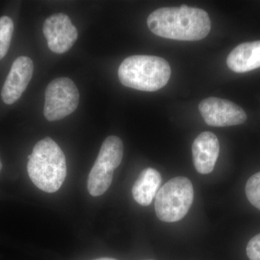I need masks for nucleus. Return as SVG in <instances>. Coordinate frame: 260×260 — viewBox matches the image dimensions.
<instances>
[{
	"instance_id": "nucleus-1",
	"label": "nucleus",
	"mask_w": 260,
	"mask_h": 260,
	"mask_svg": "<svg viewBox=\"0 0 260 260\" xmlns=\"http://www.w3.org/2000/svg\"><path fill=\"white\" fill-rule=\"evenodd\" d=\"M149 29L158 37L195 42L209 34L211 21L204 10L189 8H164L155 10L147 20Z\"/></svg>"
},
{
	"instance_id": "nucleus-2",
	"label": "nucleus",
	"mask_w": 260,
	"mask_h": 260,
	"mask_svg": "<svg viewBox=\"0 0 260 260\" xmlns=\"http://www.w3.org/2000/svg\"><path fill=\"white\" fill-rule=\"evenodd\" d=\"M29 177L41 190L54 193L60 189L67 177L66 158L50 138L38 142L28 156Z\"/></svg>"
},
{
	"instance_id": "nucleus-3",
	"label": "nucleus",
	"mask_w": 260,
	"mask_h": 260,
	"mask_svg": "<svg viewBox=\"0 0 260 260\" xmlns=\"http://www.w3.org/2000/svg\"><path fill=\"white\" fill-rule=\"evenodd\" d=\"M172 70L166 59L155 56L135 55L126 58L118 70L121 83L142 91H156L170 79Z\"/></svg>"
},
{
	"instance_id": "nucleus-4",
	"label": "nucleus",
	"mask_w": 260,
	"mask_h": 260,
	"mask_svg": "<svg viewBox=\"0 0 260 260\" xmlns=\"http://www.w3.org/2000/svg\"><path fill=\"white\" fill-rule=\"evenodd\" d=\"M194 200V189L188 178H173L159 189L155 200V213L166 223L179 221L185 217Z\"/></svg>"
},
{
	"instance_id": "nucleus-5",
	"label": "nucleus",
	"mask_w": 260,
	"mask_h": 260,
	"mask_svg": "<svg viewBox=\"0 0 260 260\" xmlns=\"http://www.w3.org/2000/svg\"><path fill=\"white\" fill-rule=\"evenodd\" d=\"M124 146L120 138L109 136L104 140L88 179V190L93 197L104 194L110 187L114 170L120 165Z\"/></svg>"
},
{
	"instance_id": "nucleus-6",
	"label": "nucleus",
	"mask_w": 260,
	"mask_h": 260,
	"mask_svg": "<svg viewBox=\"0 0 260 260\" xmlns=\"http://www.w3.org/2000/svg\"><path fill=\"white\" fill-rule=\"evenodd\" d=\"M79 100V91L73 80L56 78L46 90L44 116L49 121L60 120L76 110Z\"/></svg>"
},
{
	"instance_id": "nucleus-7",
	"label": "nucleus",
	"mask_w": 260,
	"mask_h": 260,
	"mask_svg": "<svg viewBox=\"0 0 260 260\" xmlns=\"http://www.w3.org/2000/svg\"><path fill=\"white\" fill-rule=\"evenodd\" d=\"M199 111L207 124L213 126L239 125L245 122L244 109L230 101L210 97L200 102Z\"/></svg>"
},
{
	"instance_id": "nucleus-8",
	"label": "nucleus",
	"mask_w": 260,
	"mask_h": 260,
	"mask_svg": "<svg viewBox=\"0 0 260 260\" xmlns=\"http://www.w3.org/2000/svg\"><path fill=\"white\" fill-rule=\"evenodd\" d=\"M43 32L48 47L56 54H64L69 51L78 37L76 27L64 13L52 15L46 19Z\"/></svg>"
},
{
	"instance_id": "nucleus-9",
	"label": "nucleus",
	"mask_w": 260,
	"mask_h": 260,
	"mask_svg": "<svg viewBox=\"0 0 260 260\" xmlns=\"http://www.w3.org/2000/svg\"><path fill=\"white\" fill-rule=\"evenodd\" d=\"M32 73L34 63L30 58L21 56L15 59L2 90L5 104L11 105L21 97L31 80Z\"/></svg>"
},
{
	"instance_id": "nucleus-10",
	"label": "nucleus",
	"mask_w": 260,
	"mask_h": 260,
	"mask_svg": "<svg viewBox=\"0 0 260 260\" xmlns=\"http://www.w3.org/2000/svg\"><path fill=\"white\" fill-rule=\"evenodd\" d=\"M191 150L197 172L201 174L213 172L220 153V144L216 135L210 132L202 133L194 140Z\"/></svg>"
},
{
	"instance_id": "nucleus-11",
	"label": "nucleus",
	"mask_w": 260,
	"mask_h": 260,
	"mask_svg": "<svg viewBox=\"0 0 260 260\" xmlns=\"http://www.w3.org/2000/svg\"><path fill=\"white\" fill-rule=\"evenodd\" d=\"M229 69L244 73L260 68V41L239 44L228 56Z\"/></svg>"
},
{
	"instance_id": "nucleus-12",
	"label": "nucleus",
	"mask_w": 260,
	"mask_h": 260,
	"mask_svg": "<svg viewBox=\"0 0 260 260\" xmlns=\"http://www.w3.org/2000/svg\"><path fill=\"white\" fill-rule=\"evenodd\" d=\"M162 177L153 168H147L140 174L133 186L132 192L135 201L142 206H148L156 196Z\"/></svg>"
},
{
	"instance_id": "nucleus-13",
	"label": "nucleus",
	"mask_w": 260,
	"mask_h": 260,
	"mask_svg": "<svg viewBox=\"0 0 260 260\" xmlns=\"http://www.w3.org/2000/svg\"><path fill=\"white\" fill-rule=\"evenodd\" d=\"M14 24L8 16L0 18V60L6 55L11 43Z\"/></svg>"
},
{
	"instance_id": "nucleus-14",
	"label": "nucleus",
	"mask_w": 260,
	"mask_h": 260,
	"mask_svg": "<svg viewBox=\"0 0 260 260\" xmlns=\"http://www.w3.org/2000/svg\"><path fill=\"white\" fill-rule=\"evenodd\" d=\"M245 192L249 203L260 210V172L248 179Z\"/></svg>"
},
{
	"instance_id": "nucleus-15",
	"label": "nucleus",
	"mask_w": 260,
	"mask_h": 260,
	"mask_svg": "<svg viewBox=\"0 0 260 260\" xmlns=\"http://www.w3.org/2000/svg\"><path fill=\"white\" fill-rule=\"evenodd\" d=\"M246 254L250 260H260V234L254 236L248 243Z\"/></svg>"
},
{
	"instance_id": "nucleus-16",
	"label": "nucleus",
	"mask_w": 260,
	"mask_h": 260,
	"mask_svg": "<svg viewBox=\"0 0 260 260\" xmlns=\"http://www.w3.org/2000/svg\"><path fill=\"white\" fill-rule=\"evenodd\" d=\"M95 260H117L116 259H113V258H100V259H97Z\"/></svg>"
},
{
	"instance_id": "nucleus-17",
	"label": "nucleus",
	"mask_w": 260,
	"mask_h": 260,
	"mask_svg": "<svg viewBox=\"0 0 260 260\" xmlns=\"http://www.w3.org/2000/svg\"><path fill=\"white\" fill-rule=\"evenodd\" d=\"M2 168H3V164H2L1 160H0V172H1Z\"/></svg>"
},
{
	"instance_id": "nucleus-18",
	"label": "nucleus",
	"mask_w": 260,
	"mask_h": 260,
	"mask_svg": "<svg viewBox=\"0 0 260 260\" xmlns=\"http://www.w3.org/2000/svg\"><path fill=\"white\" fill-rule=\"evenodd\" d=\"M148 260H152V259H148Z\"/></svg>"
}]
</instances>
